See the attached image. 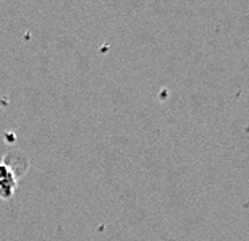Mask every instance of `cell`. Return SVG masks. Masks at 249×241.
I'll list each match as a JSON object with an SVG mask.
<instances>
[{"mask_svg": "<svg viewBox=\"0 0 249 241\" xmlns=\"http://www.w3.org/2000/svg\"><path fill=\"white\" fill-rule=\"evenodd\" d=\"M17 188V177L7 164H0V199H10Z\"/></svg>", "mask_w": 249, "mask_h": 241, "instance_id": "obj_1", "label": "cell"}]
</instances>
